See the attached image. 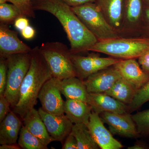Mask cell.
I'll return each instance as SVG.
<instances>
[{
    "label": "cell",
    "instance_id": "52a82bcc",
    "mask_svg": "<svg viewBox=\"0 0 149 149\" xmlns=\"http://www.w3.org/2000/svg\"><path fill=\"white\" fill-rule=\"evenodd\" d=\"M71 58L77 77L83 80L100 70L114 65L121 60L115 58L101 57L95 54L87 56L71 54Z\"/></svg>",
    "mask_w": 149,
    "mask_h": 149
},
{
    "label": "cell",
    "instance_id": "6da1fadb",
    "mask_svg": "<svg viewBox=\"0 0 149 149\" xmlns=\"http://www.w3.org/2000/svg\"><path fill=\"white\" fill-rule=\"evenodd\" d=\"M35 10L47 12L58 19L70 44L71 54L88 52L98 41L74 13L71 7L61 0H32Z\"/></svg>",
    "mask_w": 149,
    "mask_h": 149
},
{
    "label": "cell",
    "instance_id": "4316f807",
    "mask_svg": "<svg viewBox=\"0 0 149 149\" xmlns=\"http://www.w3.org/2000/svg\"><path fill=\"white\" fill-rule=\"evenodd\" d=\"M149 101V80L144 86L138 89L133 100L128 105V113H131Z\"/></svg>",
    "mask_w": 149,
    "mask_h": 149
},
{
    "label": "cell",
    "instance_id": "2e32d148",
    "mask_svg": "<svg viewBox=\"0 0 149 149\" xmlns=\"http://www.w3.org/2000/svg\"><path fill=\"white\" fill-rule=\"evenodd\" d=\"M88 103L92 107L93 111L99 115L104 112L129 113L128 105L105 93H89Z\"/></svg>",
    "mask_w": 149,
    "mask_h": 149
},
{
    "label": "cell",
    "instance_id": "603a6c76",
    "mask_svg": "<svg viewBox=\"0 0 149 149\" xmlns=\"http://www.w3.org/2000/svg\"><path fill=\"white\" fill-rule=\"evenodd\" d=\"M71 133L77 141V149L100 148L85 124H73Z\"/></svg>",
    "mask_w": 149,
    "mask_h": 149
},
{
    "label": "cell",
    "instance_id": "277c9868",
    "mask_svg": "<svg viewBox=\"0 0 149 149\" xmlns=\"http://www.w3.org/2000/svg\"><path fill=\"white\" fill-rule=\"evenodd\" d=\"M40 50L49 68L52 77L60 80L77 77L70 49L58 42L43 43Z\"/></svg>",
    "mask_w": 149,
    "mask_h": 149
},
{
    "label": "cell",
    "instance_id": "83f0119b",
    "mask_svg": "<svg viewBox=\"0 0 149 149\" xmlns=\"http://www.w3.org/2000/svg\"><path fill=\"white\" fill-rule=\"evenodd\" d=\"M16 6L20 10L23 16L26 17L35 18V10L32 5V0H7Z\"/></svg>",
    "mask_w": 149,
    "mask_h": 149
},
{
    "label": "cell",
    "instance_id": "d590c367",
    "mask_svg": "<svg viewBox=\"0 0 149 149\" xmlns=\"http://www.w3.org/2000/svg\"><path fill=\"white\" fill-rule=\"evenodd\" d=\"M71 7L82 5L89 3H95V0H61Z\"/></svg>",
    "mask_w": 149,
    "mask_h": 149
},
{
    "label": "cell",
    "instance_id": "5b68a950",
    "mask_svg": "<svg viewBox=\"0 0 149 149\" xmlns=\"http://www.w3.org/2000/svg\"><path fill=\"white\" fill-rule=\"evenodd\" d=\"M71 8L98 41L121 37L110 25L96 3H87Z\"/></svg>",
    "mask_w": 149,
    "mask_h": 149
},
{
    "label": "cell",
    "instance_id": "d6986e66",
    "mask_svg": "<svg viewBox=\"0 0 149 149\" xmlns=\"http://www.w3.org/2000/svg\"><path fill=\"white\" fill-rule=\"evenodd\" d=\"M22 120L12 110L0 124V144L17 143L23 123Z\"/></svg>",
    "mask_w": 149,
    "mask_h": 149
},
{
    "label": "cell",
    "instance_id": "e575fe53",
    "mask_svg": "<svg viewBox=\"0 0 149 149\" xmlns=\"http://www.w3.org/2000/svg\"><path fill=\"white\" fill-rule=\"evenodd\" d=\"M36 33L35 29L32 26L29 25L22 30L21 34L22 37L26 40H31L35 37Z\"/></svg>",
    "mask_w": 149,
    "mask_h": 149
},
{
    "label": "cell",
    "instance_id": "d4e9b609",
    "mask_svg": "<svg viewBox=\"0 0 149 149\" xmlns=\"http://www.w3.org/2000/svg\"><path fill=\"white\" fill-rule=\"evenodd\" d=\"M23 16L21 11L14 5L0 4V22L5 24H14L15 20Z\"/></svg>",
    "mask_w": 149,
    "mask_h": 149
},
{
    "label": "cell",
    "instance_id": "7402d4cb",
    "mask_svg": "<svg viewBox=\"0 0 149 149\" xmlns=\"http://www.w3.org/2000/svg\"><path fill=\"white\" fill-rule=\"evenodd\" d=\"M136 91L133 85L120 77L104 93L128 105L133 100Z\"/></svg>",
    "mask_w": 149,
    "mask_h": 149
},
{
    "label": "cell",
    "instance_id": "e0dca14e",
    "mask_svg": "<svg viewBox=\"0 0 149 149\" xmlns=\"http://www.w3.org/2000/svg\"><path fill=\"white\" fill-rule=\"evenodd\" d=\"M124 0H95L110 25L120 36Z\"/></svg>",
    "mask_w": 149,
    "mask_h": 149
},
{
    "label": "cell",
    "instance_id": "5bb4252c",
    "mask_svg": "<svg viewBox=\"0 0 149 149\" xmlns=\"http://www.w3.org/2000/svg\"><path fill=\"white\" fill-rule=\"evenodd\" d=\"M121 77L113 65L91 74L83 80L89 93H104Z\"/></svg>",
    "mask_w": 149,
    "mask_h": 149
},
{
    "label": "cell",
    "instance_id": "4dcf8cb0",
    "mask_svg": "<svg viewBox=\"0 0 149 149\" xmlns=\"http://www.w3.org/2000/svg\"><path fill=\"white\" fill-rule=\"evenodd\" d=\"M138 62L142 69L149 74V49L138 58Z\"/></svg>",
    "mask_w": 149,
    "mask_h": 149
},
{
    "label": "cell",
    "instance_id": "f1b7e54d",
    "mask_svg": "<svg viewBox=\"0 0 149 149\" xmlns=\"http://www.w3.org/2000/svg\"><path fill=\"white\" fill-rule=\"evenodd\" d=\"M7 58H0V96L4 95L7 82Z\"/></svg>",
    "mask_w": 149,
    "mask_h": 149
},
{
    "label": "cell",
    "instance_id": "9c48e42d",
    "mask_svg": "<svg viewBox=\"0 0 149 149\" xmlns=\"http://www.w3.org/2000/svg\"><path fill=\"white\" fill-rule=\"evenodd\" d=\"M38 99L42 109L48 113L57 115L64 114L65 101L58 85V79L52 77L44 84Z\"/></svg>",
    "mask_w": 149,
    "mask_h": 149
},
{
    "label": "cell",
    "instance_id": "7c38bea8",
    "mask_svg": "<svg viewBox=\"0 0 149 149\" xmlns=\"http://www.w3.org/2000/svg\"><path fill=\"white\" fill-rule=\"evenodd\" d=\"M17 34V32L10 29L8 24L0 23V58L31 52L32 49L22 42Z\"/></svg>",
    "mask_w": 149,
    "mask_h": 149
},
{
    "label": "cell",
    "instance_id": "8992f818",
    "mask_svg": "<svg viewBox=\"0 0 149 149\" xmlns=\"http://www.w3.org/2000/svg\"><path fill=\"white\" fill-rule=\"evenodd\" d=\"M6 58L7 82L4 96L10 103L13 109L18 102L22 83L30 67L31 54H14Z\"/></svg>",
    "mask_w": 149,
    "mask_h": 149
},
{
    "label": "cell",
    "instance_id": "74e56055",
    "mask_svg": "<svg viewBox=\"0 0 149 149\" xmlns=\"http://www.w3.org/2000/svg\"><path fill=\"white\" fill-rule=\"evenodd\" d=\"M17 143L5 144L1 145L0 149H21Z\"/></svg>",
    "mask_w": 149,
    "mask_h": 149
},
{
    "label": "cell",
    "instance_id": "f35d334b",
    "mask_svg": "<svg viewBox=\"0 0 149 149\" xmlns=\"http://www.w3.org/2000/svg\"><path fill=\"white\" fill-rule=\"evenodd\" d=\"M143 1L144 5L149 6V0H143Z\"/></svg>",
    "mask_w": 149,
    "mask_h": 149
},
{
    "label": "cell",
    "instance_id": "7a4b0ae2",
    "mask_svg": "<svg viewBox=\"0 0 149 149\" xmlns=\"http://www.w3.org/2000/svg\"><path fill=\"white\" fill-rule=\"evenodd\" d=\"M31 54L30 67L22 83L18 102L12 109L13 111L22 120L27 113L34 108L37 104L43 85L53 77L39 47L33 48Z\"/></svg>",
    "mask_w": 149,
    "mask_h": 149
},
{
    "label": "cell",
    "instance_id": "ab89813d",
    "mask_svg": "<svg viewBox=\"0 0 149 149\" xmlns=\"http://www.w3.org/2000/svg\"><path fill=\"white\" fill-rule=\"evenodd\" d=\"M7 1H8L7 0H0V4L5 3Z\"/></svg>",
    "mask_w": 149,
    "mask_h": 149
},
{
    "label": "cell",
    "instance_id": "8d00e7d4",
    "mask_svg": "<svg viewBox=\"0 0 149 149\" xmlns=\"http://www.w3.org/2000/svg\"><path fill=\"white\" fill-rule=\"evenodd\" d=\"M128 149H149V145L143 141H136L132 146L128 147Z\"/></svg>",
    "mask_w": 149,
    "mask_h": 149
},
{
    "label": "cell",
    "instance_id": "44dd1931",
    "mask_svg": "<svg viewBox=\"0 0 149 149\" xmlns=\"http://www.w3.org/2000/svg\"><path fill=\"white\" fill-rule=\"evenodd\" d=\"M22 121L27 130L44 145L48 146L52 142L55 141L48 133L38 111L35 108L27 113Z\"/></svg>",
    "mask_w": 149,
    "mask_h": 149
},
{
    "label": "cell",
    "instance_id": "484cf974",
    "mask_svg": "<svg viewBox=\"0 0 149 149\" xmlns=\"http://www.w3.org/2000/svg\"><path fill=\"white\" fill-rule=\"evenodd\" d=\"M140 137L149 139V109L132 115Z\"/></svg>",
    "mask_w": 149,
    "mask_h": 149
},
{
    "label": "cell",
    "instance_id": "ffe728a7",
    "mask_svg": "<svg viewBox=\"0 0 149 149\" xmlns=\"http://www.w3.org/2000/svg\"><path fill=\"white\" fill-rule=\"evenodd\" d=\"M92 111L90 105L85 102L69 99L65 101L64 114L73 124L87 125Z\"/></svg>",
    "mask_w": 149,
    "mask_h": 149
},
{
    "label": "cell",
    "instance_id": "ac0fdd59",
    "mask_svg": "<svg viewBox=\"0 0 149 149\" xmlns=\"http://www.w3.org/2000/svg\"><path fill=\"white\" fill-rule=\"evenodd\" d=\"M58 85L61 94L66 100H77L88 103L89 93L83 80L77 77L60 80Z\"/></svg>",
    "mask_w": 149,
    "mask_h": 149
},
{
    "label": "cell",
    "instance_id": "1f68e13d",
    "mask_svg": "<svg viewBox=\"0 0 149 149\" xmlns=\"http://www.w3.org/2000/svg\"><path fill=\"white\" fill-rule=\"evenodd\" d=\"M62 149H77V141L72 133H70L65 140Z\"/></svg>",
    "mask_w": 149,
    "mask_h": 149
},
{
    "label": "cell",
    "instance_id": "30bf717a",
    "mask_svg": "<svg viewBox=\"0 0 149 149\" xmlns=\"http://www.w3.org/2000/svg\"><path fill=\"white\" fill-rule=\"evenodd\" d=\"M87 126L100 148L120 149L123 148L122 144L113 138L110 131L105 127L103 121L98 113L92 111Z\"/></svg>",
    "mask_w": 149,
    "mask_h": 149
},
{
    "label": "cell",
    "instance_id": "cb8c5ba5",
    "mask_svg": "<svg viewBox=\"0 0 149 149\" xmlns=\"http://www.w3.org/2000/svg\"><path fill=\"white\" fill-rule=\"evenodd\" d=\"M17 144L23 149H48V146L30 133L23 124L19 132Z\"/></svg>",
    "mask_w": 149,
    "mask_h": 149
},
{
    "label": "cell",
    "instance_id": "836d02e7",
    "mask_svg": "<svg viewBox=\"0 0 149 149\" xmlns=\"http://www.w3.org/2000/svg\"><path fill=\"white\" fill-rule=\"evenodd\" d=\"M27 17L22 16L17 19L14 24L15 28L19 31H21L29 25V21Z\"/></svg>",
    "mask_w": 149,
    "mask_h": 149
},
{
    "label": "cell",
    "instance_id": "9a60e30c",
    "mask_svg": "<svg viewBox=\"0 0 149 149\" xmlns=\"http://www.w3.org/2000/svg\"><path fill=\"white\" fill-rule=\"evenodd\" d=\"M143 0H124L123 19L120 34L131 33L140 28L143 12Z\"/></svg>",
    "mask_w": 149,
    "mask_h": 149
},
{
    "label": "cell",
    "instance_id": "4fadbf2b",
    "mask_svg": "<svg viewBox=\"0 0 149 149\" xmlns=\"http://www.w3.org/2000/svg\"><path fill=\"white\" fill-rule=\"evenodd\" d=\"M113 66L120 77L133 85L137 90L149 80V74L142 69L136 58L121 59Z\"/></svg>",
    "mask_w": 149,
    "mask_h": 149
},
{
    "label": "cell",
    "instance_id": "f546056e",
    "mask_svg": "<svg viewBox=\"0 0 149 149\" xmlns=\"http://www.w3.org/2000/svg\"><path fill=\"white\" fill-rule=\"evenodd\" d=\"M11 104L4 96H0V123L10 112Z\"/></svg>",
    "mask_w": 149,
    "mask_h": 149
},
{
    "label": "cell",
    "instance_id": "d6a6232c",
    "mask_svg": "<svg viewBox=\"0 0 149 149\" xmlns=\"http://www.w3.org/2000/svg\"><path fill=\"white\" fill-rule=\"evenodd\" d=\"M142 22L143 29L145 31L146 36H149V6L144 4L143 12Z\"/></svg>",
    "mask_w": 149,
    "mask_h": 149
},
{
    "label": "cell",
    "instance_id": "ba28073f",
    "mask_svg": "<svg viewBox=\"0 0 149 149\" xmlns=\"http://www.w3.org/2000/svg\"><path fill=\"white\" fill-rule=\"evenodd\" d=\"M130 113H117L104 112L100 114L104 123L108 125L113 135L123 138H140L136 123Z\"/></svg>",
    "mask_w": 149,
    "mask_h": 149
},
{
    "label": "cell",
    "instance_id": "3957f363",
    "mask_svg": "<svg viewBox=\"0 0 149 149\" xmlns=\"http://www.w3.org/2000/svg\"><path fill=\"white\" fill-rule=\"evenodd\" d=\"M149 49V36L119 37L98 41L88 51L101 53L120 59L138 58Z\"/></svg>",
    "mask_w": 149,
    "mask_h": 149
},
{
    "label": "cell",
    "instance_id": "8fae6325",
    "mask_svg": "<svg viewBox=\"0 0 149 149\" xmlns=\"http://www.w3.org/2000/svg\"><path fill=\"white\" fill-rule=\"evenodd\" d=\"M39 114L43 120L48 133L55 141L63 143L71 133L73 124L65 115H57L48 113L40 107Z\"/></svg>",
    "mask_w": 149,
    "mask_h": 149
}]
</instances>
